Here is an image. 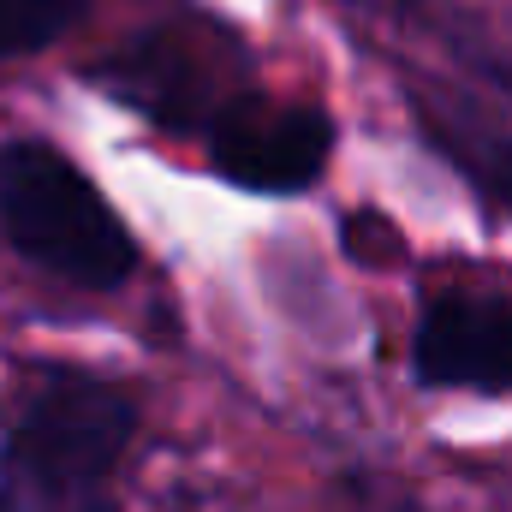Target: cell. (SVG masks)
<instances>
[{
  "label": "cell",
  "instance_id": "obj_1",
  "mask_svg": "<svg viewBox=\"0 0 512 512\" xmlns=\"http://www.w3.org/2000/svg\"><path fill=\"white\" fill-rule=\"evenodd\" d=\"M137 405L126 387L84 370H36L0 447L6 512H114V471L131 447Z\"/></svg>",
  "mask_w": 512,
  "mask_h": 512
},
{
  "label": "cell",
  "instance_id": "obj_6",
  "mask_svg": "<svg viewBox=\"0 0 512 512\" xmlns=\"http://www.w3.org/2000/svg\"><path fill=\"white\" fill-rule=\"evenodd\" d=\"M411 108L423 131L441 143V155L483 191L495 197L501 209H512V131L483 120V108H471L465 96L453 90H429V84H411Z\"/></svg>",
  "mask_w": 512,
  "mask_h": 512
},
{
  "label": "cell",
  "instance_id": "obj_7",
  "mask_svg": "<svg viewBox=\"0 0 512 512\" xmlns=\"http://www.w3.org/2000/svg\"><path fill=\"white\" fill-rule=\"evenodd\" d=\"M78 12H84V0H0V60L60 42Z\"/></svg>",
  "mask_w": 512,
  "mask_h": 512
},
{
  "label": "cell",
  "instance_id": "obj_4",
  "mask_svg": "<svg viewBox=\"0 0 512 512\" xmlns=\"http://www.w3.org/2000/svg\"><path fill=\"white\" fill-rule=\"evenodd\" d=\"M411 364L429 387L512 393V304L495 292H435L417 334Z\"/></svg>",
  "mask_w": 512,
  "mask_h": 512
},
{
  "label": "cell",
  "instance_id": "obj_3",
  "mask_svg": "<svg viewBox=\"0 0 512 512\" xmlns=\"http://www.w3.org/2000/svg\"><path fill=\"white\" fill-rule=\"evenodd\" d=\"M334 149V126L322 108L233 96L209 114V161L221 179L245 191H304L322 179Z\"/></svg>",
  "mask_w": 512,
  "mask_h": 512
},
{
  "label": "cell",
  "instance_id": "obj_2",
  "mask_svg": "<svg viewBox=\"0 0 512 512\" xmlns=\"http://www.w3.org/2000/svg\"><path fill=\"white\" fill-rule=\"evenodd\" d=\"M0 233L36 268L114 292L137 268V245L102 191L42 137H18L0 149Z\"/></svg>",
  "mask_w": 512,
  "mask_h": 512
},
{
  "label": "cell",
  "instance_id": "obj_5",
  "mask_svg": "<svg viewBox=\"0 0 512 512\" xmlns=\"http://www.w3.org/2000/svg\"><path fill=\"white\" fill-rule=\"evenodd\" d=\"M102 84L137 108L143 120H161V126L185 131L191 114L209 108V72H203V54L191 42H179L173 30H149L126 42L120 54L102 60Z\"/></svg>",
  "mask_w": 512,
  "mask_h": 512
}]
</instances>
